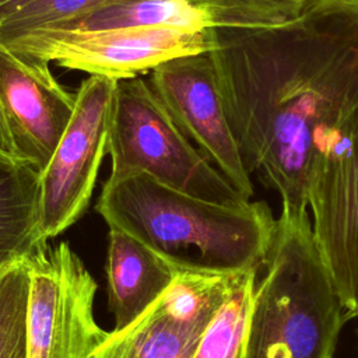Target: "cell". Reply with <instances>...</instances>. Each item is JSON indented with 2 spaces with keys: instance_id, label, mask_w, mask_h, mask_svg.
<instances>
[{
  "instance_id": "obj_1",
  "label": "cell",
  "mask_w": 358,
  "mask_h": 358,
  "mask_svg": "<svg viewBox=\"0 0 358 358\" xmlns=\"http://www.w3.org/2000/svg\"><path fill=\"white\" fill-rule=\"evenodd\" d=\"M242 162L282 208H308L317 147L358 105V6L322 3L271 27L215 28L210 50Z\"/></svg>"
},
{
  "instance_id": "obj_2",
  "label": "cell",
  "mask_w": 358,
  "mask_h": 358,
  "mask_svg": "<svg viewBox=\"0 0 358 358\" xmlns=\"http://www.w3.org/2000/svg\"><path fill=\"white\" fill-rule=\"evenodd\" d=\"M120 229L179 264L260 273L275 220L264 201L221 204L172 189L145 173L108 178L95 206Z\"/></svg>"
},
{
  "instance_id": "obj_3",
  "label": "cell",
  "mask_w": 358,
  "mask_h": 358,
  "mask_svg": "<svg viewBox=\"0 0 358 358\" xmlns=\"http://www.w3.org/2000/svg\"><path fill=\"white\" fill-rule=\"evenodd\" d=\"M260 273L245 358H333L348 317L306 210H281Z\"/></svg>"
},
{
  "instance_id": "obj_4",
  "label": "cell",
  "mask_w": 358,
  "mask_h": 358,
  "mask_svg": "<svg viewBox=\"0 0 358 358\" xmlns=\"http://www.w3.org/2000/svg\"><path fill=\"white\" fill-rule=\"evenodd\" d=\"M110 178L145 173L183 193L221 203L245 197L182 133L147 80H116L108 136Z\"/></svg>"
},
{
  "instance_id": "obj_5",
  "label": "cell",
  "mask_w": 358,
  "mask_h": 358,
  "mask_svg": "<svg viewBox=\"0 0 358 358\" xmlns=\"http://www.w3.org/2000/svg\"><path fill=\"white\" fill-rule=\"evenodd\" d=\"M34 66H57L90 76L129 78L148 74L158 64L190 53L210 52L215 29L186 31L168 27H126L106 31L35 28L0 41Z\"/></svg>"
},
{
  "instance_id": "obj_6",
  "label": "cell",
  "mask_w": 358,
  "mask_h": 358,
  "mask_svg": "<svg viewBox=\"0 0 358 358\" xmlns=\"http://www.w3.org/2000/svg\"><path fill=\"white\" fill-rule=\"evenodd\" d=\"M312 232L348 319H358V105L317 147L308 178Z\"/></svg>"
},
{
  "instance_id": "obj_7",
  "label": "cell",
  "mask_w": 358,
  "mask_h": 358,
  "mask_svg": "<svg viewBox=\"0 0 358 358\" xmlns=\"http://www.w3.org/2000/svg\"><path fill=\"white\" fill-rule=\"evenodd\" d=\"M27 358H94L108 336L94 316L96 282L69 243L28 257Z\"/></svg>"
},
{
  "instance_id": "obj_8",
  "label": "cell",
  "mask_w": 358,
  "mask_h": 358,
  "mask_svg": "<svg viewBox=\"0 0 358 358\" xmlns=\"http://www.w3.org/2000/svg\"><path fill=\"white\" fill-rule=\"evenodd\" d=\"M116 78L90 76L76 92V106L49 164L39 172L41 232L48 241L85 213L103 155Z\"/></svg>"
},
{
  "instance_id": "obj_9",
  "label": "cell",
  "mask_w": 358,
  "mask_h": 358,
  "mask_svg": "<svg viewBox=\"0 0 358 358\" xmlns=\"http://www.w3.org/2000/svg\"><path fill=\"white\" fill-rule=\"evenodd\" d=\"M238 271L186 264L134 322L108 333L94 358H192Z\"/></svg>"
},
{
  "instance_id": "obj_10",
  "label": "cell",
  "mask_w": 358,
  "mask_h": 358,
  "mask_svg": "<svg viewBox=\"0 0 358 358\" xmlns=\"http://www.w3.org/2000/svg\"><path fill=\"white\" fill-rule=\"evenodd\" d=\"M148 84L182 133L248 199L250 175L231 133L210 52L169 59L148 73Z\"/></svg>"
},
{
  "instance_id": "obj_11",
  "label": "cell",
  "mask_w": 358,
  "mask_h": 358,
  "mask_svg": "<svg viewBox=\"0 0 358 358\" xmlns=\"http://www.w3.org/2000/svg\"><path fill=\"white\" fill-rule=\"evenodd\" d=\"M0 103L20 159L42 172L76 106L49 66L25 63L0 43Z\"/></svg>"
},
{
  "instance_id": "obj_12",
  "label": "cell",
  "mask_w": 358,
  "mask_h": 358,
  "mask_svg": "<svg viewBox=\"0 0 358 358\" xmlns=\"http://www.w3.org/2000/svg\"><path fill=\"white\" fill-rule=\"evenodd\" d=\"M183 266L134 236L109 228L106 277L113 330L129 326L143 315L171 285Z\"/></svg>"
},
{
  "instance_id": "obj_13",
  "label": "cell",
  "mask_w": 358,
  "mask_h": 358,
  "mask_svg": "<svg viewBox=\"0 0 358 358\" xmlns=\"http://www.w3.org/2000/svg\"><path fill=\"white\" fill-rule=\"evenodd\" d=\"M46 243L41 232L39 172L27 162L0 169V268Z\"/></svg>"
},
{
  "instance_id": "obj_14",
  "label": "cell",
  "mask_w": 358,
  "mask_h": 358,
  "mask_svg": "<svg viewBox=\"0 0 358 358\" xmlns=\"http://www.w3.org/2000/svg\"><path fill=\"white\" fill-rule=\"evenodd\" d=\"M257 271H239L207 327L192 358H245Z\"/></svg>"
},
{
  "instance_id": "obj_15",
  "label": "cell",
  "mask_w": 358,
  "mask_h": 358,
  "mask_svg": "<svg viewBox=\"0 0 358 358\" xmlns=\"http://www.w3.org/2000/svg\"><path fill=\"white\" fill-rule=\"evenodd\" d=\"M28 257L0 268V358H27Z\"/></svg>"
},
{
  "instance_id": "obj_16",
  "label": "cell",
  "mask_w": 358,
  "mask_h": 358,
  "mask_svg": "<svg viewBox=\"0 0 358 358\" xmlns=\"http://www.w3.org/2000/svg\"><path fill=\"white\" fill-rule=\"evenodd\" d=\"M120 0H36L0 22V41L21 32L55 25Z\"/></svg>"
},
{
  "instance_id": "obj_17",
  "label": "cell",
  "mask_w": 358,
  "mask_h": 358,
  "mask_svg": "<svg viewBox=\"0 0 358 358\" xmlns=\"http://www.w3.org/2000/svg\"><path fill=\"white\" fill-rule=\"evenodd\" d=\"M0 150L3 152H6V154L20 159L17 152H15V148H14V144H13V140H11V136H10V131H8L4 115H3L1 103H0ZM20 161H22V159H20Z\"/></svg>"
},
{
  "instance_id": "obj_18",
  "label": "cell",
  "mask_w": 358,
  "mask_h": 358,
  "mask_svg": "<svg viewBox=\"0 0 358 358\" xmlns=\"http://www.w3.org/2000/svg\"><path fill=\"white\" fill-rule=\"evenodd\" d=\"M32 1L36 0H0V22Z\"/></svg>"
},
{
  "instance_id": "obj_19",
  "label": "cell",
  "mask_w": 358,
  "mask_h": 358,
  "mask_svg": "<svg viewBox=\"0 0 358 358\" xmlns=\"http://www.w3.org/2000/svg\"><path fill=\"white\" fill-rule=\"evenodd\" d=\"M21 162H24V161H20V159H17V158H14V157H11V155H8V154H6L0 150V169L13 166V165L21 164Z\"/></svg>"
},
{
  "instance_id": "obj_20",
  "label": "cell",
  "mask_w": 358,
  "mask_h": 358,
  "mask_svg": "<svg viewBox=\"0 0 358 358\" xmlns=\"http://www.w3.org/2000/svg\"><path fill=\"white\" fill-rule=\"evenodd\" d=\"M322 3H347V4L358 6V0H305V7L315 6V4H322Z\"/></svg>"
}]
</instances>
